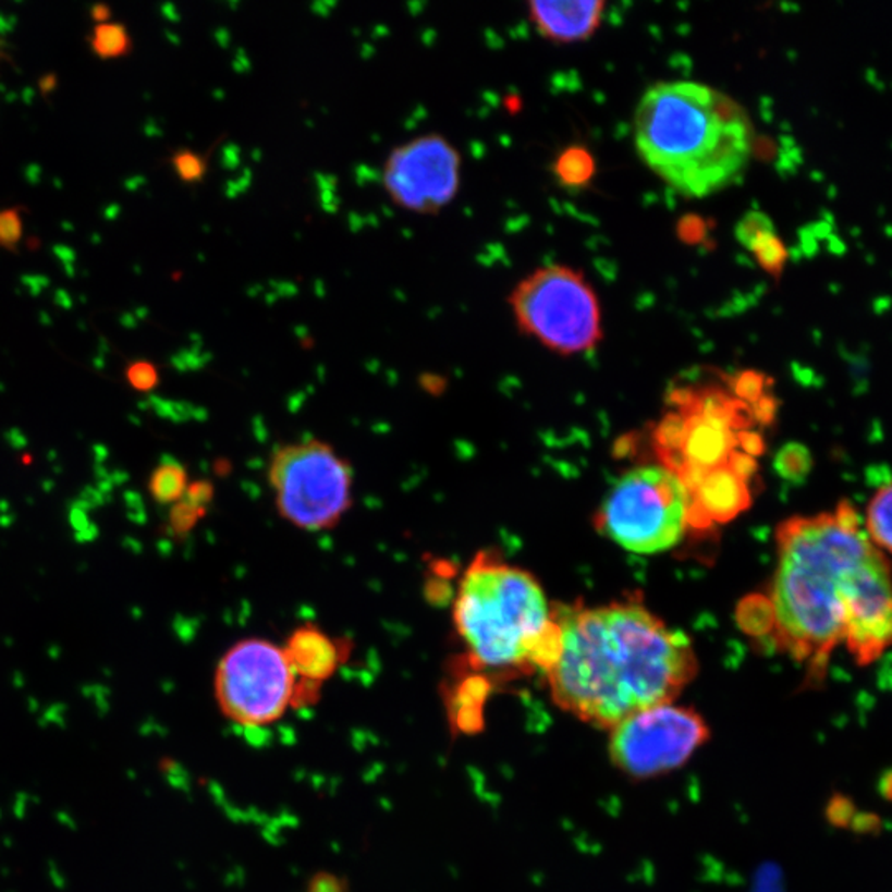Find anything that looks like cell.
<instances>
[{
  "mask_svg": "<svg viewBox=\"0 0 892 892\" xmlns=\"http://www.w3.org/2000/svg\"><path fill=\"white\" fill-rule=\"evenodd\" d=\"M777 567L766 597L742 609V626L777 653L827 676L836 648L875 663L892 647V569L855 508L793 516L777 529Z\"/></svg>",
  "mask_w": 892,
  "mask_h": 892,
  "instance_id": "1",
  "label": "cell"
},
{
  "mask_svg": "<svg viewBox=\"0 0 892 892\" xmlns=\"http://www.w3.org/2000/svg\"><path fill=\"white\" fill-rule=\"evenodd\" d=\"M561 643L543 676L558 708L595 728L670 705L698 674L693 643L638 600L559 607Z\"/></svg>",
  "mask_w": 892,
  "mask_h": 892,
  "instance_id": "2",
  "label": "cell"
},
{
  "mask_svg": "<svg viewBox=\"0 0 892 892\" xmlns=\"http://www.w3.org/2000/svg\"><path fill=\"white\" fill-rule=\"evenodd\" d=\"M767 377L754 370L735 376L706 374L676 386L670 411L655 431L661 466L687 489L691 529H709L746 510L760 435L750 430L757 411L769 408Z\"/></svg>",
  "mask_w": 892,
  "mask_h": 892,
  "instance_id": "3",
  "label": "cell"
},
{
  "mask_svg": "<svg viewBox=\"0 0 892 892\" xmlns=\"http://www.w3.org/2000/svg\"><path fill=\"white\" fill-rule=\"evenodd\" d=\"M636 155L681 197L706 198L749 169L756 127L749 111L706 83L660 82L633 117Z\"/></svg>",
  "mask_w": 892,
  "mask_h": 892,
  "instance_id": "4",
  "label": "cell"
},
{
  "mask_svg": "<svg viewBox=\"0 0 892 892\" xmlns=\"http://www.w3.org/2000/svg\"><path fill=\"white\" fill-rule=\"evenodd\" d=\"M453 623L475 670L546 673L559 653L561 626L537 578L489 551L463 572Z\"/></svg>",
  "mask_w": 892,
  "mask_h": 892,
  "instance_id": "5",
  "label": "cell"
},
{
  "mask_svg": "<svg viewBox=\"0 0 892 892\" xmlns=\"http://www.w3.org/2000/svg\"><path fill=\"white\" fill-rule=\"evenodd\" d=\"M521 332L561 356L588 353L603 338L602 306L582 271L565 265L534 270L511 291Z\"/></svg>",
  "mask_w": 892,
  "mask_h": 892,
  "instance_id": "6",
  "label": "cell"
},
{
  "mask_svg": "<svg viewBox=\"0 0 892 892\" xmlns=\"http://www.w3.org/2000/svg\"><path fill=\"white\" fill-rule=\"evenodd\" d=\"M595 527L635 554L668 551L691 529L689 494L664 466H636L613 486Z\"/></svg>",
  "mask_w": 892,
  "mask_h": 892,
  "instance_id": "7",
  "label": "cell"
},
{
  "mask_svg": "<svg viewBox=\"0 0 892 892\" xmlns=\"http://www.w3.org/2000/svg\"><path fill=\"white\" fill-rule=\"evenodd\" d=\"M267 475L278 513L296 529H332L353 506L350 462L318 438L278 447Z\"/></svg>",
  "mask_w": 892,
  "mask_h": 892,
  "instance_id": "8",
  "label": "cell"
},
{
  "mask_svg": "<svg viewBox=\"0 0 892 892\" xmlns=\"http://www.w3.org/2000/svg\"><path fill=\"white\" fill-rule=\"evenodd\" d=\"M213 693L230 721L261 728L294 708L297 677L283 647L264 638H245L220 660Z\"/></svg>",
  "mask_w": 892,
  "mask_h": 892,
  "instance_id": "9",
  "label": "cell"
},
{
  "mask_svg": "<svg viewBox=\"0 0 892 892\" xmlns=\"http://www.w3.org/2000/svg\"><path fill=\"white\" fill-rule=\"evenodd\" d=\"M711 729L687 706H655L630 716L609 731V757L633 780H650L686 766L708 744Z\"/></svg>",
  "mask_w": 892,
  "mask_h": 892,
  "instance_id": "10",
  "label": "cell"
},
{
  "mask_svg": "<svg viewBox=\"0 0 892 892\" xmlns=\"http://www.w3.org/2000/svg\"><path fill=\"white\" fill-rule=\"evenodd\" d=\"M386 194L396 207L418 216H437L462 187V156L438 133L393 147L382 171Z\"/></svg>",
  "mask_w": 892,
  "mask_h": 892,
  "instance_id": "11",
  "label": "cell"
},
{
  "mask_svg": "<svg viewBox=\"0 0 892 892\" xmlns=\"http://www.w3.org/2000/svg\"><path fill=\"white\" fill-rule=\"evenodd\" d=\"M283 650L296 674L300 694L318 698L319 687L347 660L351 647L315 623H305L288 636Z\"/></svg>",
  "mask_w": 892,
  "mask_h": 892,
  "instance_id": "12",
  "label": "cell"
},
{
  "mask_svg": "<svg viewBox=\"0 0 892 892\" xmlns=\"http://www.w3.org/2000/svg\"><path fill=\"white\" fill-rule=\"evenodd\" d=\"M603 0H555L529 2L530 24L552 44H575L594 37L606 15Z\"/></svg>",
  "mask_w": 892,
  "mask_h": 892,
  "instance_id": "13",
  "label": "cell"
},
{
  "mask_svg": "<svg viewBox=\"0 0 892 892\" xmlns=\"http://www.w3.org/2000/svg\"><path fill=\"white\" fill-rule=\"evenodd\" d=\"M595 172H597V164H595L594 156L587 147L578 146V144L565 147L554 161L555 179L564 187H585L594 181Z\"/></svg>",
  "mask_w": 892,
  "mask_h": 892,
  "instance_id": "14",
  "label": "cell"
},
{
  "mask_svg": "<svg viewBox=\"0 0 892 892\" xmlns=\"http://www.w3.org/2000/svg\"><path fill=\"white\" fill-rule=\"evenodd\" d=\"M863 524L876 548L892 554V482L872 496Z\"/></svg>",
  "mask_w": 892,
  "mask_h": 892,
  "instance_id": "15",
  "label": "cell"
},
{
  "mask_svg": "<svg viewBox=\"0 0 892 892\" xmlns=\"http://www.w3.org/2000/svg\"><path fill=\"white\" fill-rule=\"evenodd\" d=\"M149 489L159 504L175 503L185 492V469L181 463L164 456L152 473Z\"/></svg>",
  "mask_w": 892,
  "mask_h": 892,
  "instance_id": "16",
  "label": "cell"
},
{
  "mask_svg": "<svg viewBox=\"0 0 892 892\" xmlns=\"http://www.w3.org/2000/svg\"><path fill=\"white\" fill-rule=\"evenodd\" d=\"M750 254L756 258L757 265L766 271L773 280H780L783 271H785L786 264H789L790 252L786 248L782 236L777 232L767 233L760 236L753 246H750Z\"/></svg>",
  "mask_w": 892,
  "mask_h": 892,
  "instance_id": "17",
  "label": "cell"
},
{
  "mask_svg": "<svg viewBox=\"0 0 892 892\" xmlns=\"http://www.w3.org/2000/svg\"><path fill=\"white\" fill-rule=\"evenodd\" d=\"M93 50L101 59H117L131 50V37L121 24H99L93 32Z\"/></svg>",
  "mask_w": 892,
  "mask_h": 892,
  "instance_id": "18",
  "label": "cell"
},
{
  "mask_svg": "<svg viewBox=\"0 0 892 892\" xmlns=\"http://www.w3.org/2000/svg\"><path fill=\"white\" fill-rule=\"evenodd\" d=\"M171 162L175 174L184 184H200L209 174V156L192 149H179L172 155Z\"/></svg>",
  "mask_w": 892,
  "mask_h": 892,
  "instance_id": "19",
  "label": "cell"
},
{
  "mask_svg": "<svg viewBox=\"0 0 892 892\" xmlns=\"http://www.w3.org/2000/svg\"><path fill=\"white\" fill-rule=\"evenodd\" d=\"M770 232H777L775 223L766 212H760V210H750L735 225V239L746 251H750V246L760 236Z\"/></svg>",
  "mask_w": 892,
  "mask_h": 892,
  "instance_id": "20",
  "label": "cell"
},
{
  "mask_svg": "<svg viewBox=\"0 0 892 892\" xmlns=\"http://www.w3.org/2000/svg\"><path fill=\"white\" fill-rule=\"evenodd\" d=\"M22 239V219L17 210H2L0 212V245L8 251H15Z\"/></svg>",
  "mask_w": 892,
  "mask_h": 892,
  "instance_id": "21",
  "label": "cell"
},
{
  "mask_svg": "<svg viewBox=\"0 0 892 892\" xmlns=\"http://www.w3.org/2000/svg\"><path fill=\"white\" fill-rule=\"evenodd\" d=\"M126 376L131 386L137 390H151L152 387L158 386V370L151 363H146V361H137V363L131 364L127 367Z\"/></svg>",
  "mask_w": 892,
  "mask_h": 892,
  "instance_id": "22",
  "label": "cell"
},
{
  "mask_svg": "<svg viewBox=\"0 0 892 892\" xmlns=\"http://www.w3.org/2000/svg\"><path fill=\"white\" fill-rule=\"evenodd\" d=\"M70 504L88 513V511L96 510V508L107 506V501H105V496L96 489V486L95 488H93V486H86V488L80 492L78 500L72 501Z\"/></svg>",
  "mask_w": 892,
  "mask_h": 892,
  "instance_id": "23",
  "label": "cell"
},
{
  "mask_svg": "<svg viewBox=\"0 0 892 892\" xmlns=\"http://www.w3.org/2000/svg\"><path fill=\"white\" fill-rule=\"evenodd\" d=\"M309 892H344V889L334 876L318 875L313 879Z\"/></svg>",
  "mask_w": 892,
  "mask_h": 892,
  "instance_id": "24",
  "label": "cell"
},
{
  "mask_svg": "<svg viewBox=\"0 0 892 892\" xmlns=\"http://www.w3.org/2000/svg\"><path fill=\"white\" fill-rule=\"evenodd\" d=\"M70 524H72L75 533H82V530H85L91 523H89L88 513L70 504Z\"/></svg>",
  "mask_w": 892,
  "mask_h": 892,
  "instance_id": "25",
  "label": "cell"
},
{
  "mask_svg": "<svg viewBox=\"0 0 892 892\" xmlns=\"http://www.w3.org/2000/svg\"><path fill=\"white\" fill-rule=\"evenodd\" d=\"M5 441L11 444L12 450H24L28 447V438L24 431L19 428H11L4 433Z\"/></svg>",
  "mask_w": 892,
  "mask_h": 892,
  "instance_id": "26",
  "label": "cell"
},
{
  "mask_svg": "<svg viewBox=\"0 0 892 892\" xmlns=\"http://www.w3.org/2000/svg\"><path fill=\"white\" fill-rule=\"evenodd\" d=\"M99 536V527L96 526L95 523L89 524L85 530L82 533H75V540L78 543H88L93 542V540L98 539Z\"/></svg>",
  "mask_w": 892,
  "mask_h": 892,
  "instance_id": "27",
  "label": "cell"
},
{
  "mask_svg": "<svg viewBox=\"0 0 892 892\" xmlns=\"http://www.w3.org/2000/svg\"><path fill=\"white\" fill-rule=\"evenodd\" d=\"M108 456H110V450H108L105 444L96 443L95 447H93V459H95V465H105Z\"/></svg>",
  "mask_w": 892,
  "mask_h": 892,
  "instance_id": "28",
  "label": "cell"
},
{
  "mask_svg": "<svg viewBox=\"0 0 892 892\" xmlns=\"http://www.w3.org/2000/svg\"><path fill=\"white\" fill-rule=\"evenodd\" d=\"M91 17L95 19L96 22H105L111 17V11L108 5L105 4H96L95 8L91 9Z\"/></svg>",
  "mask_w": 892,
  "mask_h": 892,
  "instance_id": "29",
  "label": "cell"
},
{
  "mask_svg": "<svg viewBox=\"0 0 892 892\" xmlns=\"http://www.w3.org/2000/svg\"><path fill=\"white\" fill-rule=\"evenodd\" d=\"M57 86V78L56 75H47L40 80V89L44 95H48V93H52Z\"/></svg>",
  "mask_w": 892,
  "mask_h": 892,
  "instance_id": "30",
  "label": "cell"
},
{
  "mask_svg": "<svg viewBox=\"0 0 892 892\" xmlns=\"http://www.w3.org/2000/svg\"><path fill=\"white\" fill-rule=\"evenodd\" d=\"M124 501H126V506L130 508V510L136 511L137 508H140V498L137 492H124Z\"/></svg>",
  "mask_w": 892,
  "mask_h": 892,
  "instance_id": "31",
  "label": "cell"
},
{
  "mask_svg": "<svg viewBox=\"0 0 892 892\" xmlns=\"http://www.w3.org/2000/svg\"><path fill=\"white\" fill-rule=\"evenodd\" d=\"M113 482L110 481V478L107 479H99L98 485H96V489L103 496H111L113 492Z\"/></svg>",
  "mask_w": 892,
  "mask_h": 892,
  "instance_id": "32",
  "label": "cell"
},
{
  "mask_svg": "<svg viewBox=\"0 0 892 892\" xmlns=\"http://www.w3.org/2000/svg\"><path fill=\"white\" fill-rule=\"evenodd\" d=\"M127 473L124 472H111L110 473V481L113 482V486L123 485V482L127 481Z\"/></svg>",
  "mask_w": 892,
  "mask_h": 892,
  "instance_id": "33",
  "label": "cell"
},
{
  "mask_svg": "<svg viewBox=\"0 0 892 892\" xmlns=\"http://www.w3.org/2000/svg\"><path fill=\"white\" fill-rule=\"evenodd\" d=\"M15 523V514H0V527L2 529H9V527L14 526Z\"/></svg>",
  "mask_w": 892,
  "mask_h": 892,
  "instance_id": "34",
  "label": "cell"
},
{
  "mask_svg": "<svg viewBox=\"0 0 892 892\" xmlns=\"http://www.w3.org/2000/svg\"><path fill=\"white\" fill-rule=\"evenodd\" d=\"M93 473H95L96 478L99 479H107L110 478V472H108L107 465H95L93 468Z\"/></svg>",
  "mask_w": 892,
  "mask_h": 892,
  "instance_id": "35",
  "label": "cell"
},
{
  "mask_svg": "<svg viewBox=\"0 0 892 892\" xmlns=\"http://www.w3.org/2000/svg\"><path fill=\"white\" fill-rule=\"evenodd\" d=\"M41 489H44V492H52L53 489H56V481H53V479H44V481H41Z\"/></svg>",
  "mask_w": 892,
  "mask_h": 892,
  "instance_id": "36",
  "label": "cell"
},
{
  "mask_svg": "<svg viewBox=\"0 0 892 892\" xmlns=\"http://www.w3.org/2000/svg\"><path fill=\"white\" fill-rule=\"evenodd\" d=\"M123 546L124 548L134 549V551L136 552L140 551V548L139 546H137L136 540L130 539V537H126V539L123 540Z\"/></svg>",
  "mask_w": 892,
  "mask_h": 892,
  "instance_id": "37",
  "label": "cell"
},
{
  "mask_svg": "<svg viewBox=\"0 0 892 892\" xmlns=\"http://www.w3.org/2000/svg\"><path fill=\"white\" fill-rule=\"evenodd\" d=\"M57 459H59V453H57V450H48L47 453L48 463H52V465H56Z\"/></svg>",
  "mask_w": 892,
  "mask_h": 892,
  "instance_id": "38",
  "label": "cell"
},
{
  "mask_svg": "<svg viewBox=\"0 0 892 892\" xmlns=\"http://www.w3.org/2000/svg\"><path fill=\"white\" fill-rule=\"evenodd\" d=\"M9 511H11V504H9V501L0 500V514H9Z\"/></svg>",
  "mask_w": 892,
  "mask_h": 892,
  "instance_id": "39",
  "label": "cell"
},
{
  "mask_svg": "<svg viewBox=\"0 0 892 892\" xmlns=\"http://www.w3.org/2000/svg\"><path fill=\"white\" fill-rule=\"evenodd\" d=\"M96 369L101 370L105 367V359L103 356H98V359H95Z\"/></svg>",
  "mask_w": 892,
  "mask_h": 892,
  "instance_id": "40",
  "label": "cell"
},
{
  "mask_svg": "<svg viewBox=\"0 0 892 892\" xmlns=\"http://www.w3.org/2000/svg\"><path fill=\"white\" fill-rule=\"evenodd\" d=\"M53 473H56L57 476L62 475L63 468L62 466L59 465V463H56V465H53Z\"/></svg>",
  "mask_w": 892,
  "mask_h": 892,
  "instance_id": "41",
  "label": "cell"
},
{
  "mask_svg": "<svg viewBox=\"0 0 892 892\" xmlns=\"http://www.w3.org/2000/svg\"><path fill=\"white\" fill-rule=\"evenodd\" d=\"M86 567H88L86 564L78 565V572H85Z\"/></svg>",
  "mask_w": 892,
  "mask_h": 892,
  "instance_id": "42",
  "label": "cell"
},
{
  "mask_svg": "<svg viewBox=\"0 0 892 892\" xmlns=\"http://www.w3.org/2000/svg\"><path fill=\"white\" fill-rule=\"evenodd\" d=\"M27 503L32 506V504H34V498H27Z\"/></svg>",
  "mask_w": 892,
  "mask_h": 892,
  "instance_id": "43",
  "label": "cell"
},
{
  "mask_svg": "<svg viewBox=\"0 0 892 892\" xmlns=\"http://www.w3.org/2000/svg\"><path fill=\"white\" fill-rule=\"evenodd\" d=\"M2 390H4V386H2V383H0V392H2Z\"/></svg>",
  "mask_w": 892,
  "mask_h": 892,
  "instance_id": "44",
  "label": "cell"
}]
</instances>
